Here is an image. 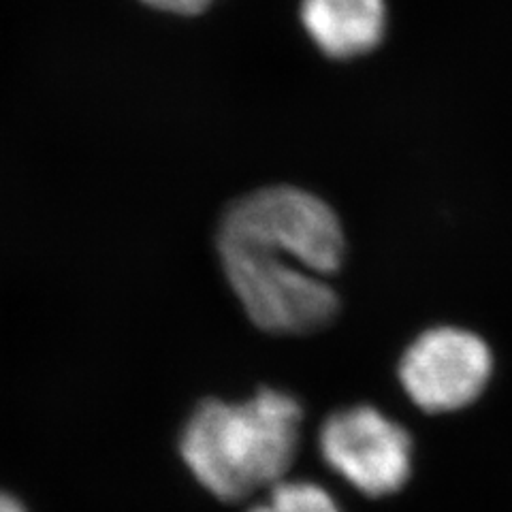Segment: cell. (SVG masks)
Listing matches in <instances>:
<instances>
[{"mask_svg":"<svg viewBox=\"0 0 512 512\" xmlns=\"http://www.w3.org/2000/svg\"><path fill=\"white\" fill-rule=\"evenodd\" d=\"M301 421V404L278 389H261L239 404L205 399L182 429L180 453L207 491L237 502L284 480L297 455Z\"/></svg>","mask_w":512,"mask_h":512,"instance_id":"6da1fadb","label":"cell"},{"mask_svg":"<svg viewBox=\"0 0 512 512\" xmlns=\"http://www.w3.org/2000/svg\"><path fill=\"white\" fill-rule=\"evenodd\" d=\"M218 242L284 254L318 276L333 274L344 261L340 218L323 199L295 186H271L239 199L222 218Z\"/></svg>","mask_w":512,"mask_h":512,"instance_id":"7a4b0ae2","label":"cell"},{"mask_svg":"<svg viewBox=\"0 0 512 512\" xmlns=\"http://www.w3.org/2000/svg\"><path fill=\"white\" fill-rule=\"evenodd\" d=\"M224 274L252 323L269 333L299 335L327 327L338 295L323 276L284 254L218 242Z\"/></svg>","mask_w":512,"mask_h":512,"instance_id":"3957f363","label":"cell"},{"mask_svg":"<svg viewBox=\"0 0 512 512\" xmlns=\"http://www.w3.org/2000/svg\"><path fill=\"white\" fill-rule=\"evenodd\" d=\"M318 446L327 466L367 498L397 493L412 474L410 434L372 406L331 414Z\"/></svg>","mask_w":512,"mask_h":512,"instance_id":"277c9868","label":"cell"},{"mask_svg":"<svg viewBox=\"0 0 512 512\" xmlns=\"http://www.w3.org/2000/svg\"><path fill=\"white\" fill-rule=\"evenodd\" d=\"M493 355L483 338L459 327H436L416 338L399 363V380L425 412H453L485 391Z\"/></svg>","mask_w":512,"mask_h":512,"instance_id":"5b68a950","label":"cell"},{"mask_svg":"<svg viewBox=\"0 0 512 512\" xmlns=\"http://www.w3.org/2000/svg\"><path fill=\"white\" fill-rule=\"evenodd\" d=\"M301 22L320 52L348 60L380 45L387 7L384 0H301Z\"/></svg>","mask_w":512,"mask_h":512,"instance_id":"8992f818","label":"cell"},{"mask_svg":"<svg viewBox=\"0 0 512 512\" xmlns=\"http://www.w3.org/2000/svg\"><path fill=\"white\" fill-rule=\"evenodd\" d=\"M250 512H342L331 495L308 480H280L271 487L265 504Z\"/></svg>","mask_w":512,"mask_h":512,"instance_id":"52a82bcc","label":"cell"},{"mask_svg":"<svg viewBox=\"0 0 512 512\" xmlns=\"http://www.w3.org/2000/svg\"><path fill=\"white\" fill-rule=\"evenodd\" d=\"M143 5L152 9L165 11V13H178V15H197L210 7L214 0H141Z\"/></svg>","mask_w":512,"mask_h":512,"instance_id":"ba28073f","label":"cell"},{"mask_svg":"<svg viewBox=\"0 0 512 512\" xmlns=\"http://www.w3.org/2000/svg\"><path fill=\"white\" fill-rule=\"evenodd\" d=\"M0 512H28V510L18 498H15V495L0 491Z\"/></svg>","mask_w":512,"mask_h":512,"instance_id":"9c48e42d","label":"cell"}]
</instances>
